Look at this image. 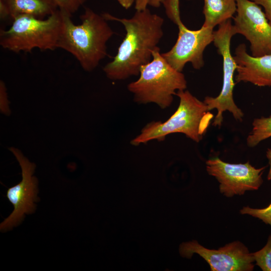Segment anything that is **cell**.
Listing matches in <instances>:
<instances>
[{"instance_id": "6da1fadb", "label": "cell", "mask_w": 271, "mask_h": 271, "mask_svg": "<svg viewBox=\"0 0 271 271\" xmlns=\"http://www.w3.org/2000/svg\"><path fill=\"white\" fill-rule=\"evenodd\" d=\"M107 21L119 22L124 27L125 37L113 60L103 70L112 80L138 76L141 67L150 62L163 35L164 19L147 8L136 11L130 18H120L108 13L102 14Z\"/></svg>"}, {"instance_id": "8992f818", "label": "cell", "mask_w": 271, "mask_h": 271, "mask_svg": "<svg viewBox=\"0 0 271 271\" xmlns=\"http://www.w3.org/2000/svg\"><path fill=\"white\" fill-rule=\"evenodd\" d=\"M166 15L178 28L177 41L168 52L162 53L167 62L175 69L182 72L190 63L195 69L204 65L203 52L214 40L213 29L202 26L197 30L188 29L181 19L179 0H163L162 3Z\"/></svg>"}, {"instance_id": "52a82bcc", "label": "cell", "mask_w": 271, "mask_h": 271, "mask_svg": "<svg viewBox=\"0 0 271 271\" xmlns=\"http://www.w3.org/2000/svg\"><path fill=\"white\" fill-rule=\"evenodd\" d=\"M234 35L235 33L230 19L220 24L217 30L214 31L213 42L223 59V84L217 96H206L203 101L209 111L217 109V113L213 119L212 125L219 127L222 123L223 113L227 110L232 113L236 120L240 121L242 120L244 115L233 99V92L235 84L234 75L237 64L231 54L230 42Z\"/></svg>"}, {"instance_id": "277c9868", "label": "cell", "mask_w": 271, "mask_h": 271, "mask_svg": "<svg viewBox=\"0 0 271 271\" xmlns=\"http://www.w3.org/2000/svg\"><path fill=\"white\" fill-rule=\"evenodd\" d=\"M139 75L127 86L138 104L154 103L165 109L171 105L178 91L187 88L185 75L167 62L160 49L154 51L152 59L141 67Z\"/></svg>"}, {"instance_id": "2e32d148", "label": "cell", "mask_w": 271, "mask_h": 271, "mask_svg": "<svg viewBox=\"0 0 271 271\" xmlns=\"http://www.w3.org/2000/svg\"><path fill=\"white\" fill-rule=\"evenodd\" d=\"M252 254L256 264L263 271H271V234L265 245Z\"/></svg>"}, {"instance_id": "d6986e66", "label": "cell", "mask_w": 271, "mask_h": 271, "mask_svg": "<svg viewBox=\"0 0 271 271\" xmlns=\"http://www.w3.org/2000/svg\"><path fill=\"white\" fill-rule=\"evenodd\" d=\"M0 110L3 114L9 115L11 109L6 85L3 81H0Z\"/></svg>"}, {"instance_id": "5b68a950", "label": "cell", "mask_w": 271, "mask_h": 271, "mask_svg": "<svg viewBox=\"0 0 271 271\" xmlns=\"http://www.w3.org/2000/svg\"><path fill=\"white\" fill-rule=\"evenodd\" d=\"M10 28L0 32V44L9 51L31 52L34 49L54 50L62 29V17L59 10L46 19L21 15L13 19Z\"/></svg>"}, {"instance_id": "8fae6325", "label": "cell", "mask_w": 271, "mask_h": 271, "mask_svg": "<svg viewBox=\"0 0 271 271\" xmlns=\"http://www.w3.org/2000/svg\"><path fill=\"white\" fill-rule=\"evenodd\" d=\"M180 255L188 258L197 253L209 264L212 271H251L254 257L242 243L235 241L218 249L206 248L197 241L183 242L180 245Z\"/></svg>"}, {"instance_id": "e0dca14e", "label": "cell", "mask_w": 271, "mask_h": 271, "mask_svg": "<svg viewBox=\"0 0 271 271\" xmlns=\"http://www.w3.org/2000/svg\"><path fill=\"white\" fill-rule=\"evenodd\" d=\"M242 214H248L261 220L266 224L271 226V203L265 208L262 209L252 208L245 206L240 210Z\"/></svg>"}, {"instance_id": "ac0fdd59", "label": "cell", "mask_w": 271, "mask_h": 271, "mask_svg": "<svg viewBox=\"0 0 271 271\" xmlns=\"http://www.w3.org/2000/svg\"><path fill=\"white\" fill-rule=\"evenodd\" d=\"M58 10L70 16L78 10L86 0H52Z\"/></svg>"}, {"instance_id": "30bf717a", "label": "cell", "mask_w": 271, "mask_h": 271, "mask_svg": "<svg viewBox=\"0 0 271 271\" xmlns=\"http://www.w3.org/2000/svg\"><path fill=\"white\" fill-rule=\"evenodd\" d=\"M206 165L207 173L218 181L220 193L227 197L257 190L263 182L262 175L267 167L255 168L249 161L231 164L217 157L208 160Z\"/></svg>"}, {"instance_id": "9a60e30c", "label": "cell", "mask_w": 271, "mask_h": 271, "mask_svg": "<svg viewBox=\"0 0 271 271\" xmlns=\"http://www.w3.org/2000/svg\"><path fill=\"white\" fill-rule=\"evenodd\" d=\"M252 125V129L246 139L247 145L250 148L271 137V115L268 117L255 118Z\"/></svg>"}, {"instance_id": "9c48e42d", "label": "cell", "mask_w": 271, "mask_h": 271, "mask_svg": "<svg viewBox=\"0 0 271 271\" xmlns=\"http://www.w3.org/2000/svg\"><path fill=\"white\" fill-rule=\"evenodd\" d=\"M236 15L233 25L235 34L243 35L250 44L251 55H271V25L259 5L250 0H235Z\"/></svg>"}, {"instance_id": "7c38bea8", "label": "cell", "mask_w": 271, "mask_h": 271, "mask_svg": "<svg viewBox=\"0 0 271 271\" xmlns=\"http://www.w3.org/2000/svg\"><path fill=\"white\" fill-rule=\"evenodd\" d=\"M234 54L237 64L235 83L249 82L260 87L271 86V55L253 57L247 52L244 44L236 47Z\"/></svg>"}, {"instance_id": "4fadbf2b", "label": "cell", "mask_w": 271, "mask_h": 271, "mask_svg": "<svg viewBox=\"0 0 271 271\" xmlns=\"http://www.w3.org/2000/svg\"><path fill=\"white\" fill-rule=\"evenodd\" d=\"M8 7L12 19L21 15H28L44 19L58 8L52 0H3Z\"/></svg>"}, {"instance_id": "603a6c76", "label": "cell", "mask_w": 271, "mask_h": 271, "mask_svg": "<svg viewBox=\"0 0 271 271\" xmlns=\"http://www.w3.org/2000/svg\"><path fill=\"white\" fill-rule=\"evenodd\" d=\"M120 5L125 9H129L135 0H117Z\"/></svg>"}, {"instance_id": "3957f363", "label": "cell", "mask_w": 271, "mask_h": 271, "mask_svg": "<svg viewBox=\"0 0 271 271\" xmlns=\"http://www.w3.org/2000/svg\"><path fill=\"white\" fill-rule=\"evenodd\" d=\"M176 95L180 101L175 112L163 122L154 121L147 123L140 134L131 141L132 145L139 146L154 140L163 141L167 136L173 133H183L197 143L202 140L213 114L204 101L188 90H179Z\"/></svg>"}, {"instance_id": "7402d4cb", "label": "cell", "mask_w": 271, "mask_h": 271, "mask_svg": "<svg viewBox=\"0 0 271 271\" xmlns=\"http://www.w3.org/2000/svg\"><path fill=\"white\" fill-rule=\"evenodd\" d=\"M150 0H135L136 11H142L147 9Z\"/></svg>"}, {"instance_id": "7a4b0ae2", "label": "cell", "mask_w": 271, "mask_h": 271, "mask_svg": "<svg viewBox=\"0 0 271 271\" xmlns=\"http://www.w3.org/2000/svg\"><path fill=\"white\" fill-rule=\"evenodd\" d=\"M60 12L62 29L58 48L72 55L85 71H92L107 55L106 44L113 31L102 14L90 8H85L79 25L73 23L71 16Z\"/></svg>"}, {"instance_id": "5bb4252c", "label": "cell", "mask_w": 271, "mask_h": 271, "mask_svg": "<svg viewBox=\"0 0 271 271\" xmlns=\"http://www.w3.org/2000/svg\"><path fill=\"white\" fill-rule=\"evenodd\" d=\"M203 26L213 29L230 19L236 12L235 0H204Z\"/></svg>"}, {"instance_id": "d4e9b609", "label": "cell", "mask_w": 271, "mask_h": 271, "mask_svg": "<svg viewBox=\"0 0 271 271\" xmlns=\"http://www.w3.org/2000/svg\"><path fill=\"white\" fill-rule=\"evenodd\" d=\"M163 1V0H150L149 5L153 7H159Z\"/></svg>"}, {"instance_id": "ba28073f", "label": "cell", "mask_w": 271, "mask_h": 271, "mask_svg": "<svg viewBox=\"0 0 271 271\" xmlns=\"http://www.w3.org/2000/svg\"><path fill=\"white\" fill-rule=\"evenodd\" d=\"M10 151L19 163L22 170V180L16 185L9 188L7 197L14 206L10 215L1 223V231H7L19 225L25 214L35 212L36 202L38 201V181L33 176L36 165L26 157L19 149L11 147Z\"/></svg>"}, {"instance_id": "ffe728a7", "label": "cell", "mask_w": 271, "mask_h": 271, "mask_svg": "<svg viewBox=\"0 0 271 271\" xmlns=\"http://www.w3.org/2000/svg\"><path fill=\"white\" fill-rule=\"evenodd\" d=\"M263 7L265 16L271 25V0H250Z\"/></svg>"}, {"instance_id": "44dd1931", "label": "cell", "mask_w": 271, "mask_h": 271, "mask_svg": "<svg viewBox=\"0 0 271 271\" xmlns=\"http://www.w3.org/2000/svg\"><path fill=\"white\" fill-rule=\"evenodd\" d=\"M10 17V12L8 6L3 0H0V17L5 19Z\"/></svg>"}, {"instance_id": "cb8c5ba5", "label": "cell", "mask_w": 271, "mask_h": 271, "mask_svg": "<svg viewBox=\"0 0 271 271\" xmlns=\"http://www.w3.org/2000/svg\"><path fill=\"white\" fill-rule=\"evenodd\" d=\"M266 156L268 161L269 165V170L267 175V179L268 180H271V148H268L266 152Z\"/></svg>"}]
</instances>
